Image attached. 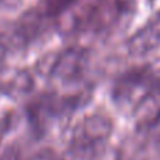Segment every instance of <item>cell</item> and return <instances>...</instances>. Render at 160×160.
Listing matches in <instances>:
<instances>
[{"mask_svg": "<svg viewBox=\"0 0 160 160\" xmlns=\"http://www.w3.org/2000/svg\"><path fill=\"white\" fill-rule=\"evenodd\" d=\"M132 115L141 128H149L160 121V82L153 86L132 107Z\"/></svg>", "mask_w": 160, "mask_h": 160, "instance_id": "obj_4", "label": "cell"}, {"mask_svg": "<svg viewBox=\"0 0 160 160\" xmlns=\"http://www.w3.org/2000/svg\"><path fill=\"white\" fill-rule=\"evenodd\" d=\"M87 66V53L86 51L79 48L63 52L53 66L52 73L55 78L63 80V82H75L83 76Z\"/></svg>", "mask_w": 160, "mask_h": 160, "instance_id": "obj_3", "label": "cell"}, {"mask_svg": "<svg viewBox=\"0 0 160 160\" xmlns=\"http://www.w3.org/2000/svg\"><path fill=\"white\" fill-rule=\"evenodd\" d=\"M158 47H160V10L128 39V51L135 56L146 55Z\"/></svg>", "mask_w": 160, "mask_h": 160, "instance_id": "obj_2", "label": "cell"}, {"mask_svg": "<svg viewBox=\"0 0 160 160\" xmlns=\"http://www.w3.org/2000/svg\"><path fill=\"white\" fill-rule=\"evenodd\" d=\"M160 82L149 66L133 68L117 79L112 88L114 102L119 107H132Z\"/></svg>", "mask_w": 160, "mask_h": 160, "instance_id": "obj_1", "label": "cell"}]
</instances>
